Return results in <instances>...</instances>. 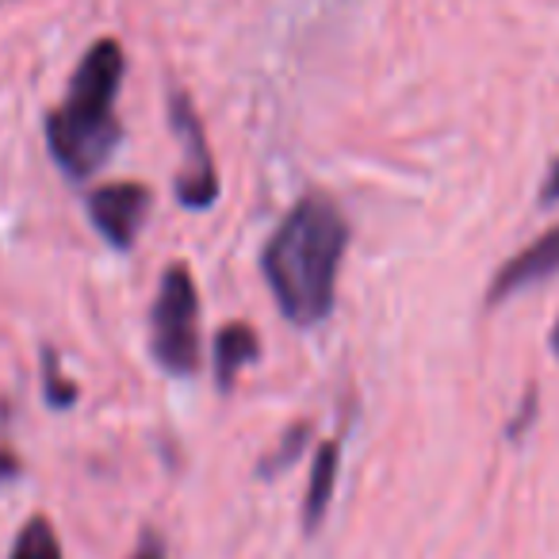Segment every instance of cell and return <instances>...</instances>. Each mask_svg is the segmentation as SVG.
Here are the masks:
<instances>
[{"label": "cell", "mask_w": 559, "mask_h": 559, "mask_svg": "<svg viewBox=\"0 0 559 559\" xmlns=\"http://www.w3.org/2000/svg\"><path fill=\"white\" fill-rule=\"evenodd\" d=\"M169 123L177 131L180 146H185V169L177 177V200L192 211L211 207L218 200V173L215 162H211L207 139H203V123L185 93L169 96Z\"/></svg>", "instance_id": "4"}, {"label": "cell", "mask_w": 559, "mask_h": 559, "mask_svg": "<svg viewBox=\"0 0 559 559\" xmlns=\"http://www.w3.org/2000/svg\"><path fill=\"white\" fill-rule=\"evenodd\" d=\"M131 559H165V551L157 548V540H150V536H146V544H142V548L134 551Z\"/></svg>", "instance_id": "14"}, {"label": "cell", "mask_w": 559, "mask_h": 559, "mask_svg": "<svg viewBox=\"0 0 559 559\" xmlns=\"http://www.w3.org/2000/svg\"><path fill=\"white\" fill-rule=\"evenodd\" d=\"M540 203H544V207H551V203H559V157H556V162H551L548 180H544V188H540Z\"/></svg>", "instance_id": "12"}, {"label": "cell", "mask_w": 559, "mask_h": 559, "mask_svg": "<svg viewBox=\"0 0 559 559\" xmlns=\"http://www.w3.org/2000/svg\"><path fill=\"white\" fill-rule=\"evenodd\" d=\"M345 246L349 218L326 192H307L264 241V284L292 326L307 330L330 319Z\"/></svg>", "instance_id": "1"}, {"label": "cell", "mask_w": 559, "mask_h": 559, "mask_svg": "<svg viewBox=\"0 0 559 559\" xmlns=\"http://www.w3.org/2000/svg\"><path fill=\"white\" fill-rule=\"evenodd\" d=\"M150 349L173 376H192L200 368V292L188 264H169L150 311Z\"/></svg>", "instance_id": "3"}, {"label": "cell", "mask_w": 559, "mask_h": 559, "mask_svg": "<svg viewBox=\"0 0 559 559\" xmlns=\"http://www.w3.org/2000/svg\"><path fill=\"white\" fill-rule=\"evenodd\" d=\"M304 437H307V426H296V429H292V437H284V444H280V452H276V456H272V460H264L261 472H276V467L292 464V460H296V452L304 449Z\"/></svg>", "instance_id": "11"}, {"label": "cell", "mask_w": 559, "mask_h": 559, "mask_svg": "<svg viewBox=\"0 0 559 559\" xmlns=\"http://www.w3.org/2000/svg\"><path fill=\"white\" fill-rule=\"evenodd\" d=\"M43 391H47V403L55 411H66V406L78 403V388L62 376V365H58L55 349H43Z\"/></svg>", "instance_id": "10"}, {"label": "cell", "mask_w": 559, "mask_h": 559, "mask_svg": "<svg viewBox=\"0 0 559 559\" xmlns=\"http://www.w3.org/2000/svg\"><path fill=\"white\" fill-rule=\"evenodd\" d=\"M337 467H342V444L326 441L319 449L311 464V483H307V498H304V528L314 533L322 525L330 510V498H334V483H337Z\"/></svg>", "instance_id": "8"}, {"label": "cell", "mask_w": 559, "mask_h": 559, "mask_svg": "<svg viewBox=\"0 0 559 559\" xmlns=\"http://www.w3.org/2000/svg\"><path fill=\"white\" fill-rule=\"evenodd\" d=\"M9 559H62V544L47 518H27L16 533Z\"/></svg>", "instance_id": "9"}, {"label": "cell", "mask_w": 559, "mask_h": 559, "mask_svg": "<svg viewBox=\"0 0 559 559\" xmlns=\"http://www.w3.org/2000/svg\"><path fill=\"white\" fill-rule=\"evenodd\" d=\"M257 353H261V342H257L253 326H246V322H230V326L218 330L215 334V380H218V388L230 391L241 368L257 360Z\"/></svg>", "instance_id": "7"}, {"label": "cell", "mask_w": 559, "mask_h": 559, "mask_svg": "<svg viewBox=\"0 0 559 559\" xmlns=\"http://www.w3.org/2000/svg\"><path fill=\"white\" fill-rule=\"evenodd\" d=\"M88 218L111 249H131L154 207V192L139 180H116L88 192Z\"/></svg>", "instance_id": "5"}, {"label": "cell", "mask_w": 559, "mask_h": 559, "mask_svg": "<svg viewBox=\"0 0 559 559\" xmlns=\"http://www.w3.org/2000/svg\"><path fill=\"white\" fill-rule=\"evenodd\" d=\"M20 472H24V467H20V460L12 456L9 449H0V483H12V479H20Z\"/></svg>", "instance_id": "13"}, {"label": "cell", "mask_w": 559, "mask_h": 559, "mask_svg": "<svg viewBox=\"0 0 559 559\" xmlns=\"http://www.w3.org/2000/svg\"><path fill=\"white\" fill-rule=\"evenodd\" d=\"M551 353L559 357V319H556V326H551Z\"/></svg>", "instance_id": "15"}, {"label": "cell", "mask_w": 559, "mask_h": 559, "mask_svg": "<svg viewBox=\"0 0 559 559\" xmlns=\"http://www.w3.org/2000/svg\"><path fill=\"white\" fill-rule=\"evenodd\" d=\"M551 276H559V223L551 226L548 234H540L533 246L513 253L510 261L495 272L487 304L495 307V304H502V299L518 296V292L536 288V284H544V280H551Z\"/></svg>", "instance_id": "6"}, {"label": "cell", "mask_w": 559, "mask_h": 559, "mask_svg": "<svg viewBox=\"0 0 559 559\" xmlns=\"http://www.w3.org/2000/svg\"><path fill=\"white\" fill-rule=\"evenodd\" d=\"M127 58L116 39H100L85 50L70 78L62 108L47 116V146L70 180H85L116 154L123 127L116 119V96L123 85Z\"/></svg>", "instance_id": "2"}]
</instances>
